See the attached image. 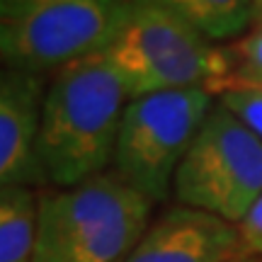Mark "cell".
Masks as SVG:
<instances>
[{
	"label": "cell",
	"mask_w": 262,
	"mask_h": 262,
	"mask_svg": "<svg viewBox=\"0 0 262 262\" xmlns=\"http://www.w3.org/2000/svg\"><path fill=\"white\" fill-rule=\"evenodd\" d=\"M126 88L102 51L63 66L44 93L39 163L56 189L102 175L114 158Z\"/></svg>",
	"instance_id": "6da1fadb"
},
{
	"label": "cell",
	"mask_w": 262,
	"mask_h": 262,
	"mask_svg": "<svg viewBox=\"0 0 262 262\" xmlns=\"http://www.w3.org/2000/svg\"><path fill=\"white\" fill-rule=\"evenodd\" d=\"M153 204L117 175L39 194L32 262H124L148 231Z\"/></svg>",
	"instance_id": "7a4b0ae2"
},
{
	"label": "cell",
	"mask_w": 262,
	"mask_h": 262,
	"mask_svg": "<svg viewBox=\"0 0 262 262\" xmlns=\"http://www.w3.org/2000/svg\"><path fill=\"white\" fill-rule=\"evenodd\" d=\"M129 100L168 90L206 88L233 73L228 49L216 47L185 19L156 5L131 3L122 27L102 51Z\"/></svg>",
	"instance_id": "3957f363"
},
{
	"label": "cell",
	"mask_w": 262,
	"mask_h": 262,
	"mask_svg": "<svg viewBox=\"0 0 262 262\" xmlns=\"http://www.w3.org/2000/svg\"><path fill=\"white\" fill-rule=\"evenodd\" d=\"M129 0H0V61L41 75L104 51Z\"/></svg>",
	"instance_id": "277c9868"
},
{
	"label": "cell",
	"mask_w": 262,
	"mask_h": 262,
	"mask_svg": "<svg viewBox=\"0 0 262 262\" xmlns=\"http://www.w3.org/2000/svg\"><path fill=\"white\" fill-rule=\"evenodd\" d=\"M214 104L216 97L206 88L129 100L114 146V175L150 202H163L172 192L175 172Z\"/></svg>",
	"instance_id": "5b68a950"
},
{
	"label": "cell",
	"mask_w": 262,
	"mask_h": 262,
	"mask_svg": "<svg viewBox=\"0 0 262 262\" xmlns=\"http://www.w3.org/2000/svg\"><path fill=\"white\" fill-rule=\"evenodd\" d=\"M172 194L238 226L262 194V141L216 102L175 172Z\"/></svg>",
	"instance_id": "8992f818"
},
{
	"label": "cell",
	"mask_w": 262,
	"mask_h": 262,
	"mask_svg": "<svg viewBox=\"0 0 262 262\" xmlns=\"http://www.w3.org/2000/svg\"><path fill=\"white\" fill-rule=\"evenodd\" d=\"M44 93L41 75L0 68V189L47 180L37 150Z\"/></svg>",
	"instance_id": "52a82bcc"
},
{
	"label": "cell",
	"mask_w": 262,
	"mask_h": 262,
	"mask_svg": "<svg viewBox=\"0 0 262 262\" xmlns=\"http://www.w3.org/2000/svg\"><path fill=\"white\" fill-rule=\"evenodd\" d=\"M238 255V226L178 204L148 226L124 262H228Z\"/></svg>",
	"instance_id": "ba28073f"
},
{
	"label": "cell",
	"mask_w": 262,
	"mask_h": 262,
	"mask_svg": "<svg viewBox=\"0 0 262 262\" xmlns=\"http://www.w3.org/2000/svg\"><path fill=\"white\" fill-rule=\"evenodd\" d=\"M143 5H156L204 34L211 41L241 37L253 27L250 0H131Z\"/></svg>",
	"instance_id": "9c48e42d"
},
{
	"label": "cell",
	"mask_w": 262,
	"mask_h": 262,
	"mask_svg": "<svg viewBox=\"0 0 262 262\" xmlns=\"http://www.w3.org/2000/svg\"><path fill=\"white\" fill-rule=\"evenodd\" d=\"M39 196L32 187L0 189V262H32L37 248Z\"/></svg>",
	"instance_id": "30bf717a"
},
{
	"label": "cell",
	"mask_w": 262,
	"mask_h": 262,
	"mask_svg": "<svg viewBox=\"0 0 262 262\" xmlns=\"http://www.w3.org/2000/svg\"><path fill=\"white\" fill-rule=\"evenodd\" d=\"M211 95L262 141V75L233 71L216 85Z\"/></svg>",
	"instance_id": "8fae6325"
},
{
	"label": "cell",
	"mask_w": 262,
	"mask_h": 262,
	"mask_svg": "<svg viewBox=\"0 0 262 262\" xmlns=\"http://www.w3.org/2000/svg\"><path fill=\"white\" fill-rule=\"evenodd\" d=\"M228 51H231V58H233V71L262 75V27H253Z\"/></svg>",
	"instance_id": "7c38bea8"
},
{
	"label": "cell",
	"mask_w": 262,
	"mask_h": 262,
	"mask_svg": "<svg viewBox=\"0 0 262 262\" xmlns=\"http://www.w3.org/2000/svg\"><path fill=\"white\" fill-rule=\"evenodd\" d=\"M238 235H241V255L262 257V194L238 224Z\"/></svg>",
	"instance_id": "4fadbf2b"
},
{
	"label": "cell",
	"mask_w": 262,
	"mask_h": 262,
	"mask_svg": "<svg viewBox=\"0 0 262 262\" xmlns=\"http://www.w3.org/2000/svg\"><path fill=\"white\" fill-rule=\"evenodd\" d=\"M253 8V27H262V0H250Z\"/></svg>",
	"instance_id": "5bb4252c"
},
{
	"label": "cell",
	"mask_w": 262,
	"mask_h": 262,
	"mask_svg": "<svg viewBox=\"0 0 262 262\" xmlns=\"http://www.w3.org/2000/svg\"><path fill=\"white\" fill-rule=\"evenodd\" d=\"M228 262H262V257H257V255H238V257H233Z\"/></svg>",
	"instance_id": "9a60e30c"
}]
</instances>
